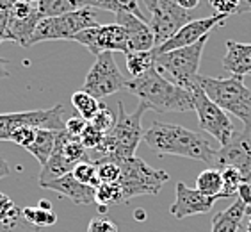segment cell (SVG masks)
Wrapping results in <instances>:
<instances>
[{"mask_svg": "<svg viewBox=\"0 0 251 232\" xmlns=\"http://www.w3.org/2000/svg\"><path fill=\"white\" fill-rule=\"evenodd\" d=\"M29 2H32V4H38L39 0H29Z\"/></svg>", "mask_w": 251, "mask_h": 232, "instance_id": "f907efd6", "label": "cell"}, {"mask_svg": "<svg viewBox=\"0 0 251 232\" xmlns=\"http://www.w3.org/2000/svg\"><path fill=\"white\" fill-rule=\"evenodd\" d=\"M100 100H97L95 97H91L89 93L86 91H75L72 95V106L75 107V111L78 113L80 118H84L86 121H91L93 116L97 115L98 109H100Z\"/></svg>", "mask_w": 251, "mask_h": 232, "instance_id": "484cf974", "label": "cell"}, {"mask_svg": "<svg viewBox=\"0 0 251 232\" xmlns=\"http://www.w3.org/2000/svg\"><path fill=\"white\" fill-rule=\"evenodd\" d=\"M121 168L120 184L121 199L123 202H128L134 197H143V195H159L166 182L169 180V174L164 170H155L146 161L134 155L128 159L116 161Z\"/></svg>", "mask_w": 251, "mask_h": 232, "instance_id": "5b68a950", "label": "cell"}, {"mask_svg": "<svg viewBox=\"0 0 251 232\" xmlns=\"http://www.w3.org/2000/svg\"><path fill=\"white\" fill-rule=\"evenodd\" d=\"M78 7H91V9H103L111 11L114 15H121V13H130V15L137 16V18L145 20L150 24V20H146L143 15V11L139 7V0H77Z\"/></svg>", "mask_w": 251, "mask_h": 232, "instance_id": "44dd1931", "label": "cell"}, {"mask_svg": "<svg viewBox=\"0 0 251 232\" xmlns=\"http://www.w3.org/2000/svg\"><path fill=\"white\" fill-rule=\"evenodd\" d=\"M176 199L173 205L169 207V213L178 220L194 216V214H205L214 207V203L218 202V197H207L200 193L196 188H189L184 182H176L175 186Z\"/></svg>", "mask_w": 251, "mask_h": 232, "instance_id": "9a60e30c", "label": "cell"}, {"mask_svg": "<svg viewBox=\"0 0 251 232\" xmlns=\"http://www.w3.org/2000/svg\"><path fill=\"white\" fill-rule=\"evenodd\" d=\"M41 188L52 189L59 197H64V199L72 200V202L77 203V205H89V203H95V188L86 186V184H80L73 177L72 172L63 175V177H59V179L43 184Z\"/></svg>", "mask_w": 251, "mask_h": 232, "instance_id": "e0dca14e", "label": "cell"}, {"mask_svg": "<svg viewBox=\"0 0 251 232\" xmlns=\"http://www.w3.org/2000/svg\"><path fill=\"white\" fill-rule=\"evenodd\" d=\"M20 214H22V209H18V205L5 193H0V223L11 222Z\"/></svg>", "mask_w": 251, "mask_h": 232, "instance_id": "e575fe53", "label": "cell"}, {"mask_svg": "<svg viewBox=\"0 0 251 232\" xmlns=\"http://www.w3.org/2000/svg\"><path fill=\"white\" fill-rule=\"evenodd\" d=\"M196 84L223 111L237 116L244 125H251V89L244 84V79L237 75L228 79L198 75Z\"/></svg>", "mask_w": 251, "mask_h": 232, "instance_id": "277c9868", "label": "cell"}, {"mask_svg": "<svg viewBox=\"0 0 251 232\" xmlns=\"http://www.w3.org/2000/svg\"><path fill=\"white\" fill-rule=\"evenodd\" d=\"M16 0H0V43L5 41L7 36V25L11 18V7Z\"/></svg>", "mask_w": 251, "mask_h": 232, "instance_id": "74e56055", "label": "cell"}, {"mask_svg": "<svg viewBox=\"0 0 251 232\" xmlns=\"http://www.w3.org/2000/svg\"><path fill=\"white\" fill-rule=\"evenodd\" d=\"M123 87H126V81L121 75L112 52H103L97 56L91 70L84 79L82 91L89 93L97 100H101L121 91Z\"/></svg>", "mask_w": 251, "mask_h": 232, "instance_id": "9c48e42d", "label": "cell"}, {"mask_svg": "<svg viewBox=\"0 0 251 232\" xmlns=\"http://www.w3.org/2000/svg\"><path fill=\"white\" fill-rule=\"evenodd\" d=\"M212 168H235L246 182H251V125H244L241 132H235L232 140L218 150Z\"/></svg>", "mask_w": 251, "mask_h": 232, "instance_id": "7c38bea8", "label": "cell"}, {"mask_svg": "<svg viewBox=\"0 0 251 232\" xmlns=\"http://www.w3.org/2000/svg\"><path fill=\"white\" fill-rule=\"evenodd\" d=\"M196 189L200 193L207 197H218L221 200V189H223V175L221 170L218 168H207L196 179Z\"/></svg>", "mask_w": 251, "mask_h": 232, "instance_id": "603a6c76", "label": "cell"}, {"mask_svg": "<svg viewBox=\"0 0 251 232\" xmlns=\"http://www.w3.org/2000/svg\"><path fill=\"white\" fill-rule=\"evenodd\" d=\"M0 232H39V229L30 225L24 218V214H20L11 222L0 223Z\"/></svg>", "mask_w": 251, "mask_h": 232, "instance_id": "d590c367", "label": "cell"}, {"mask_svg": "<svg viewBox=\"0 0 251 232\" xmlns=\"http://www.w3.org/2000/svg\"><path fill=\"white\" fill-rule=\"evenodd\" d=\"M72 174L80 184L91 186V188H95V189L101 184L100 179H98V174H97V165H95L93 161H84V163L75 165V168L72 170Z\"/></svg>", "mask_w": 251, "mask_h": 232, "instance_id": "f546056e", "label": "cell"}, {"mask_svg": "<svg viewBox=\"0 0 251 232\" xmlns=\"http://www.w3.org/2000/svg\"><path fill=\"white\" fill-rule=\"evenodd\" d=\"M103 140H105V134L97 131L91 123L86 127V131H84L82 136H80V143L86 146V150H95V152L100 150V146L103 145Z\"/></svg>", "mask_w": 251, "mask_h": 232, "instance_id": "d6a6232c", "label": "cell"}, {"mask_svg": "<svg viewBox=\"0 0 251 232\" xmlns=\"http://www.w3.org/2000/svg\"><path fill=\"white\" fill-rule=\"evenodd\" d=\"M193 18L191 11L182 9L175 0H159L157 9L151 13L150 27L155 38V47L166 43Z\"/></svg>", "mask_w": 251, "mask_h": 232, "instance_id": "4fadbf2b", "label": "cell"}, {"mask_svg": "<svg viewBox=\"0 0 251 232\" xmlns=\"http://www.w3.org/2000/svg\"><path fill=\"white\" fill-rule=\"evenodd\" d=\"M116 24L125 27L126 39H128V52H145V50L155 49V38L148 22L137 18L130 13H121V15H116Z\"/></svg>", "mask_w": 251, "mask_h": 232, "instance_id": "2e32d148", "label": "cell"}, {"mask_svg": "<svg viewBox=\"0 0 251 232\" xmlns=\"http://www.w3.org/2000/svg\"><path fill=\"white\" fill-rule=\"evenodd\" d=\"M95 165H97V174L101 184H114L120 180L121 168L116 161L105 159V157H98V159L95 161Z\"/></svg>", "mask_w": 251, "mask_h": 232, "instance_id": "4dcf8cb0", "label": "cell"}, {"mask_svg": "<svg viewBox=\"0 0 251 232\" xmlns=\"http://www.w3.org/2000/svg\"><path fill=\"white\" fill-rule=\"evenodd\" d=\"M95 25H98V16L97 11L91 7H78L66 15L43 18L34 30L29 47L41 43V41H57V39L73 41V38L78 32L95 27Z\"/></svg>", "mask_w": 251, "mask_h": 232, "instance_id": "8992f818", "label": "cell"}, {"mask_svg": "<svg viewBox=\"0 0 251 232\" xmlns=\"http://www.w3.org/2000/svg\"><path fill=\"white\" fill-rule=\"evenodd\" d=\"M189 91L193 95L194 111L198 115L200 129L203 132L210 134L212 138H216L221 143V146L226 145L228 141L232 140V136L235 134V127H233L232 120L228 118V115L223 111L218 104H214L203 93V89L196 83L193 84V87Z\"/></svg>", "mask_w": 251, "mask_h": 232, "instance_id": "30bf717a", "label": "cell"}, {"mask_svg": "<svg viewBox=\"0 0 251 232\" xmlns=\"http://www.w3.org/2000/svg\"><path fill=\"white\" fill-rule=\"evenodd\" d=\"M66 107L63 104L38 109V111L22 113H2L0 115V141H9L11 134L20 127H36V129H50V131H64L66 125Z\"/></svg>", "mask_w": 251, "mask_h": 232, "instance_id": "ba28073f", "label": "cell"}, {"mask_svg": "<svg viewBox=\"0 0 251 232\" xmlns=\"http://www.w3.org/2000/svg\"><path fill=\"white\" fill-rule=\"evenodd\" d=\"M87 232H120L118 225L105 216H95L87 225Z\"/></svg>", "mask_w": 251, "mask_h": 232, "instance_id": "f35d334b", "label": "cell"}, {"mask_svg": "<svg viewBox=\"0 0 251 232\" xmlns=\"http://www.w3.org/2000/svg\"><path fill=\"white\" fill-rule=\"evenodd\" d=\"M251 13V0H239L237 15H250Z\"/></svg>", "mask_w": 251, "mask_h": 232, "instance_id": "7bdbcfd3", "label": "cell"}, {"mask_svg": "<svg viewBox=\"0 0 251 232\" xmlns=\"http://www.w3.org/2000/svg\"><path fill=\"white\" fill-rule=\"evenodd\" d=\"M175 2L185 11H193L200 5V0H175Z\"/></svg>", "mask_w": 251, "mask_h": 232, "instance_id": "b9f144b4", "label": "cell"}, {"mask_svg": "<svg viewBox=\"0 0 251 232\" xmlns=\"http://www.w3.org/2000/svg\"><path fill=\"white\" fill-rule=\"evenodd\" d=\"M22 214L30 225L34 227H50L57 222V214L53 213V209H41V207H24Z\"/></svg>", "mask_w": 251, "mask_h": 232, "instance_id": "83f0119b", "label": "cell"}, {"mask_svg": "<svg viewBox=\"0 0 251 232\" xmlns=\"http://www.w3.org/2000/svg\"><path fill=\"white\" fill-rule=\"evenodd\" d=\"M126 70L134 77H139L145 72H148L151 66H155V54L153 50H145V52H128L125 54Z\"/></svg>", "mask_w": 251, "mask_h": 232, "instance_id": "cb8c5ba5", "label": "cell"}, {"mask_svg": "<svg viewBox=\"0 0 251 232\" xmlns=\"http://www.w3.org/2000/svg\"><path fill=\"white\" fill-rule=\"evenodd\" d=\"M126 89L155 113L194 111L191 91L168 81L157 66H151L139 77L126 81Z\"/></svg>", "mask_w": 251, "mask_h": 232, "instance_id": "7a4b0ae2", "label": "cell"}, {"mask_svg": "<svg viewBox=\"0 0 251 232\" xmlns=\"http://www.w3.org/2000/svg\"><path fill=\"white\" fill-rule=\"evenodd\" d=\"M228 16L223 15H212L208 18H198V20H191L189 24H185L178 32L171 36V38L166 41V43L155 47L153 54L159 56V54L171 52V50L182 49V47H189V45L198 43L200 39L205 38L207 34L212 32L214 27H219V25H225Z\"/></svg>", "mask_w": 251, "mask_h": 232, "instance_id": "5bb4252c", "label": "cell"}, {"mask_svg": "<svg viewBox=\"0 0 251 232\" xmlns=\"http://www.w3.org/2000/svg\"><path fill=\"white\" fill-rule=\"evenodd\" d=\"M7 175H11V168H9V165H7V161L0 155V179H4Z\"/></svg>", "mask_w": 251, "mask_h": 232, "instance_id": "ee69618b", "label": "cell"}, {"mask_svg": "<svg viewBox=\"0 0 251 232\" xmlns=\"http://www.w3.org/2000/svg\"><path fill=\"white\" fill-rule=\"evenodd\" d=\"M89 123H91L97 131L107 134V132H111V129L114 127V123H116V116H114V113H112L105 104H100V109H98L97 115L93 116V120L89 121Z\"/></svg>", "mask_w": 251, "mask_h": 232, "instance_id": "1f68e13d", "label": "cell"}, {"mask_svg": "<svg viewBox=\"0 0 251 232\" xmlns=\"http://www.w3.org/2000/svg\"><path fill=\"white\" fill-rule=\"evenodd\" d=\"M208 4L214 9V15L230 16V15H237L239 0H208Z\"/></svg>", "mask_w": 251, "mask_h": 232, "instance_id": "8d00e7d4", "label": "cell"}, {"mask_svg": "<svg viewBox=\"0 0 251 232\" xmlns=\"http://www.w3.org/2000/svg\"><path fill=\"white\" fill-rule=\"evenodd\" d=\"M57 131V138H55V148H53L50 159L41 166V172H39V186L50 182V180H55L63 175L70 174L75 165H72L70 161L63 155V150H61V136H59Z\"/></svg>", "mask_w": 251, "mask_h": 232, "instance_id": "d6986e66", "label": "cell"}, {"mask_svg": "<svg viewBox=\"0 0 251 232\" xmlns=\"http://www.w3.org/2000/svg\"><path fill=\"white\" fill-rule=\"evenodd\" d=\"M143 140L159 155H178L212 166L218 155V150L212 148L205 134L189 131L185 127L175 123L151 121V125L145 131Z\"/></svg>", "mask_w": 251, "mask_h": 232, "instance_id": "6da1fadb", "label": "cell"}, {"mask_svg": "<svg viewBox=\"0 0 251 232\" xmlns=\"http://www.w3.org/2000/svg\"><path fill=\"white\" fill-rule=\"evenodd\" d=\"M75 9H78L77 0H39L38 2V11L41 18L66 15Z\"/></svg>", "mask_w": 251, "mask_h": 232, "instance_id": "4316f807", "label": "cell"}, {"mask_svg": "<svg viewBox=\"0 0 251 232\" xmlns=\"http://www.w3.org/2000/svg\"><path fill=\"white\" fill-rule=\"evenodd\" d=\"M246 213L248 207L237 199L230 207H226L225 211H219L212 218V229H210V232H237L241 229V222L244 220Z\"/></svg>", "mask_w": 251, "mask_h": 232, "instance_id": "ffe728a7", "label": "cell"}, {"mask_svg": "<svg viewBox=\"0 0 251 232\" xmlns=\"http://www.w3.org/2000/svg\"><path fill=\"white\" fill-rule=\"evenodd\" d=\"M221 175H223L221 199H232V197H237V191H239L242 182H246V179H244L241 172L235 168H223Z\"/></svg>", "mask_w": 251, "mask_h": 232, "instance_id": "f1b7e54d", "label": "cell"}, {"mask_svg": "<svg viewBox=\"0 0 251 232\" xmlns=\"http://www.w3.org/2000/svg\"><path fill=\"white\" fill-rule=\"evenodd\" d=\"M87 125H89V121H86L84 118H80V116H72V118H68L66 120L64 131L72 136V138L80 140V136H82V132L86 131Z\"/></svg>", "mask_w": 251, "mask_h": 232, "instance_id": "ab89813d", "label": "cell"}, {"mask_svg": "<svg viewBox=\"0 0 251 232\" xmlns=\"http://www.w3.org/2000/svg\"><path fill=\"white\" fill-rule=\"evenodd\" d=\"M55 138H57V131H50V129H38L36 132V140L32 145L27 148L32 157L38 159L41 166L50 159L53 148H55Z\"/></svg>", "mask_w": 251, "mask_h": 232, "instance_id": "7402d4cb", "label": "cell"}, {"mask_svg": "<svg viewBox=\"0 0 251 232\" xmlns=\"http://www.w3.org/2000/svg\"><path fill=\"white\" fill-rule=\"evenodd\" d=\"M134 216H135V220H139V222H145L146 214L143 213V211H139V209H137V211H135V213H134Z\"/></svg>", "mask_w": 251, "mask_h": 232, "instance_id": "c3c4849f", "label": "cell"}, {"mask_svg": "<svg viewBox=\"0 0 251 232\" xmlns=\"http://www.w3.org/2000/svg\"><path fill=\"white\" fill-rule=\"evenodd\" d=\"M38 207H41V209H52V202H49V200H39V203H38Z\"/></svg>", "mask_w": 251, "mask_h": 232, "instance_id": "7dc6e473", "label": "cell"}, {"mask_svg": "<svg viewBox=\"0 0 251 232\" xmlns=\"http://www.w3.org/2000/svg\"><path fill=\"white\" fill-rule=\"evenodd\" d=\"M248 227H246V232H251V207H248Z\"/></svg>", "mask_w": 251, "mask_h": 232, "instance_id": "681fc988", "label": "cell"}, {"mask_svg": "<svg viewBox=\"0 0 251 232\" xmlns=\"http://www.w3.org/2000/svg\"><path fill=\"white\" fill-rule=\"evenodd\" d=\"M208 36L210 34H207L205 38H201L194 45L155 56V66L159 68L160 72H168L175 79V84H178L185 89H191L193 84L196 83V77H198L200 61H201Z\"/></svg>", "mask_w": 251, "mask_h": 232, "instance_id": "52a82bcc", "label": "cell"}, {"mask_svg": "<svg viewBox=\"0 0 251 232\" xmlns=\"http://www.w3.org/2000/svg\"><path fill=\"white\" fill-rule=\"evenodd\" d=\"M146 5V9L150 11V13H153L155 9H157V5H159V0H143Z\"/></svg>", "mask_w": 251, "mask_h": 232, "instance_id": "bcb514c9", "label": "cell"}, {"mask_svg": "<svg viewBox=\"0 0 251 232\" xmlns=\"http://www.w3.org/2000/svg\"><path fill=\"white\" fill-rule=\"evenodd\" d=\"M95 203L98 205L100 213H105L109 205H116V203H123L121 199V188L120 184H100L95 189Z\"/></svg>", "mask_w": 251, "mask_h": 232, "instance_id": "d4e9b609", "label": "cell"}, {"mask_svg": "<svg viewBox=\"0 0 251 232\" xmlns=\"http://www.w3.org/2000/svg\"><path fill=\"white\" fill-rule=\"evenodd\" d=\"M237 199L241 200L246 207H251V182H242L239 191H237Z\"/></svg>", "mask_w": 251, "mask_h": 232, "instance_id": "60d3db41", "label": "cell"}, {"mask_svg": "<svg viewBox=\"0 0 251 232\" xmlns=\"http://www.w3.org/2000/svg\"><path fill=\"white\" fill-rule=\"evenodd\" d=\"M7 61L5 59L0 58V79H4V77H9V70H7Z\"/></svg>", "mask_w": 251, "mask_h": 232, "instance_id": "f6af8a7d", "label": "cell"}, {"mask_svg": "<svg viewBox=\"0 0 251 232\" xmlns=\"http://www.w3.org/2000/svg\"><path fill=\"white\" fill-rule=\"evenodd\" d=\"M118 118L111 132L105 134L103 145L100 146L97 154L98 157H105V159L120 161L134 157L137 145L141 143L145 131H143V123L141 118L148 111V107L139 102V107L134 113H126L123 102H118Z\"/></svg>", "mask_w": 251, "mask_h": 232, "instance_id": "3957f363", "label": "cell"}, {"mask_svg": "<svg viewBox=\"0 0 251 232\" xmlns=\"http://www.w3.org/2000/svg\"><path fill=\"white\" fill-rule=\"evenodd\" d=\"M36 132H38V129L36 127H20V129H16L13 134H11V140L15 145L22 146V148H29L30 145L34 143V140H36Z\"/></svg>", "mask_w": 251, "mask_h": 232, "instance_id": "836d02e7", "label": "cell"}, {"mask_svg": "<svg viewBox=\"0 0 251 232\" xmlns=\"http://www.w3.org/2000/svg\"><path fill=\"white\" fill-rule=\"evenodd\" d=\"M250 75H251V73H250Z\"/></svg>", "mask_w": 251, "mask_h": 232, "instance_id": "816d5d0a", "label": "cell"}, {"mask_svg": "<svg viewBox=\"0 0 251 232\" xmlns=\"http://www.w3.org/2000/svg\"><path fill=\"white\" fill-rule=\"evenodd\" d=\"M223 68L230 75L244 77L251 73V43H239L233 39L226 41V54L223 58Z\"/></svg>", "mask_w": 251, "mask_h": 232, "instance_id": "ac0fdd59", "label": "cell"}, {"mask_svg": "<svg viewBox=\"0 0 251 232\" xmlns=\"http://www.w3.org/2000/svg\"><path fill=\"white\" fill-rule=\"evenodd\" d=\"M73 41L84 45L89 52L97 58L103 52H128V39H126L125 27L120 24L95 25L78 32Z\"/></svg>", "mask_w": 251, "mask_h": 232, "instance_id": "8fae6325", "label": "cell"}]
</instances>
